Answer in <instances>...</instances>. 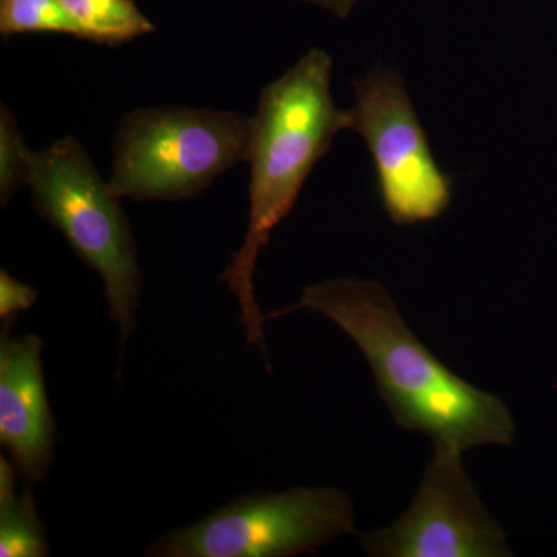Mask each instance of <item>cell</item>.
Here are the masks:
<instances>
[{
	"label": "cell",
	"instance_id": "cell-10",
	"mask_svg": "<svg viewBox=\"0 0 557 557\" xmlns=\"http://www.w3.org/2000/svg\"><path fill=\"white\" fill-rule=\"evenodd\" d=\"M83 27L86 40L120 47L156 32L134 0H61Z\"/></svg>",
	"mask_w": 557,
	"mask_h": 557
},
{
	"label": "cell",
	"instance_id": "cell-6",
	"mask_svg": "<svg viewBox=\"0 0 557 557\" xmlns=\"http://www.w3.org/2000/svg\"><path fill=\"white\" fill-rule=\"evenodd\" d=\"M347 129L364 139L379 199L398 226L437 220L453 201L454 178L440 168L397 70L375 65L354 81Z\"/></svg>",
	"mask_w": 557,
	"mask_h": 557
},
{
	"label": "cell",
	"instance_id": "cell-12",
	"mask_svg": "<svg viewBox=\"0 0 557 557\" xmlns=\"http://www.w3.org/2000/svg\"><path fill=\"white\" fill-rule=\"evenodd\" d=\"M30 153L17 120L5 104L0 106V205L7 207L11 197L28 183Z\"/></svg>",
	"mask_w": 557,
	"mask_h": 557
},
{
	"label": "cell",
	"instance_id": "cell-14",
	"mask_svg": "<svg viewBox=\"0 0 557 557\" xmlns=\"http://www.w3.org/2000/svg\"><path fill=\"white\" fill-rule=\"evenodd\" d=\"M296 2L311 3L330 11L338 20H347L351 11L358 5L359 0H296Z\"/></svg>",
	"mask_w": 557,
	"mask_h": 557
},
{
	"label": "cell",
	"instance_id": "cell-4",
	"mask_svg": "<svg viewBox=\"0 0 557 557\" xmlns=\"http://www.w3.org/2000/svg\"><path fill=\"white\" fill-rule=\"evenodd\" d=\"M252 116L228 110L164 106L132 110L113 139L109 186L138 203L183 201L247 163Z\"/></svg>",
	"mask_w": 557,
	"mask_h": 557
},
{
	"label": "cell",
	"instance_id": "cell-7",
	"mask_svg": "<svg viewBox=\"0 0 557 557\" xmlns=\"http://www.w3.org/2000/svg\"><path fill=\"white\" fill-rule=\"evenodd\" d=\"M372 557H508L504 530L468 478L461 454L435 449L408 511L362 536Z\"/></svg>",
	"mask_w": 557,
	"mask_h": 557
},
{
	"label": "cell",
	"instance_id": "cell-3",
	"mask_svg": "<svg viewBox=\"0 0 557 557\" xmlns=\"http://www.w3.org/2000/svg\"><path fill=\"white\" fill-rule=\"evenodd\" d=\"M27 186L40 218L60 231L83 263L100 274L110 318L120 329L123 358L137 325L141 270L121 197L72 135L32 150Z\"/></svg>",
	"mask_w": 557,
	"mask_h": 557
},
{
	"label": "cell",
	"instance_id": "cell-13",
	"mask_svg": "<svg viewBox=\"0 0 557 557\" xmlns=\"http://www.w3.org/2000/svg\"><path fill=\"white\" fill-rule=\"evenodd\" d=\"M38 296V289L22 284L5 270L0 271V318L2 321L16 317L20 311L30 309Z\"/></svg>",
	"mask_w": 557,
	"mask_h": 557
},
{
	"label": "cell",
	"instance_id": "cell-8",
	"mask_svg": "<svg viewBox=\"0 0 557 557\" xmlns=\"http://www.w3.org/2000/svg\"><path fill=\"white\" fill-rule=\"evenodd\" d=\"M14 318L0 335V445L27 483L47 479L57 450L58 426L44 379V343L35 333L13 336Z\"/></svg>",
	"mask_w": 557,
	"mask_h": 557
},
{
	"label": "cell",
	"instance_id": "cell-1",
	"mask_svg": "<svg viewBox=\"0 0 557 557\" xmlns=\"http://www.w3.org/2000/svg\"><path fill=\"white\" fill-rule=\"evenodd\" d=\"M302 309L330 319L357 344L399 428L426 435L435 449L457 454L515 442L516 424L507 405L446 368L413 335L379 282L339 277L309 285L298 304L263 319Z\"/></svg>",
	"mask_w": 557,
	"mask_h": 557
},
{
	"label": "cell",
	"instance_id": "cell-5",
	"mask_svg": "<svg viewBox=\"0 0 557 557\" xmlns=\"http://www.w3.org/2000/svg\"><path fill=\"white\" fill-rule=\"evenodd\" d=\"M354 502L336 487L252 493L223 505L193 525L168 531L150 557H293L317 553L350 536Z\"/></svg>",
	"mask_w": 557,
	"mask_h": 557
},
{
	"label": "cell",
	"instance_id": "cell-9",
	"mask_svg": "<svg viewBox=\"0 0 557 557\" xmlns=\"http://www.w3.org/2000/svg\"><path fill=\"white\" fill-rule=\"evenodd\" d=\"M46 527L36 509L32 487L17 491L13 461L0 457V556L47 557Z\"/></svg>",
	"mask_w": 557,
	"mask_h": 557
},
{
	"label": "cell",
	"instance_id": "cell-2",
	"mask_svg": "<svg viewBox=\"0 0 557 557\" xmlns=\"http://www.w3.org/2000/svg\"><path fill=\"white\" fill-rule=\"evenodd\" d=\"M332 57L311 49L281 78L262 90L252 115L249 146V219L244 244L219 281L228 285L240 307L248 344L267 354L263 314L255 295V273L271 233L287 219L300 190L333 139L347 129L346 110L332 97Z\"/></svg>",
	"mask_w": 557,
	"mask_h": 557
},
{
	"label": "cell",
	"instance_id": "cell-11",
	"mask_svg": "<svg viewBox=\"0 0 557 557\" xmlns=\"http://www.w3.org/2000/svg\"><path fill=\"white\" fill-rule=\"evenodd\" d=\"M0 33L5 38L25 33H58L86 40L83 27L61 0H0Z\"/></svg>",
	"mask_w": 557,
	"mask_h": 557
}]
</instances>
